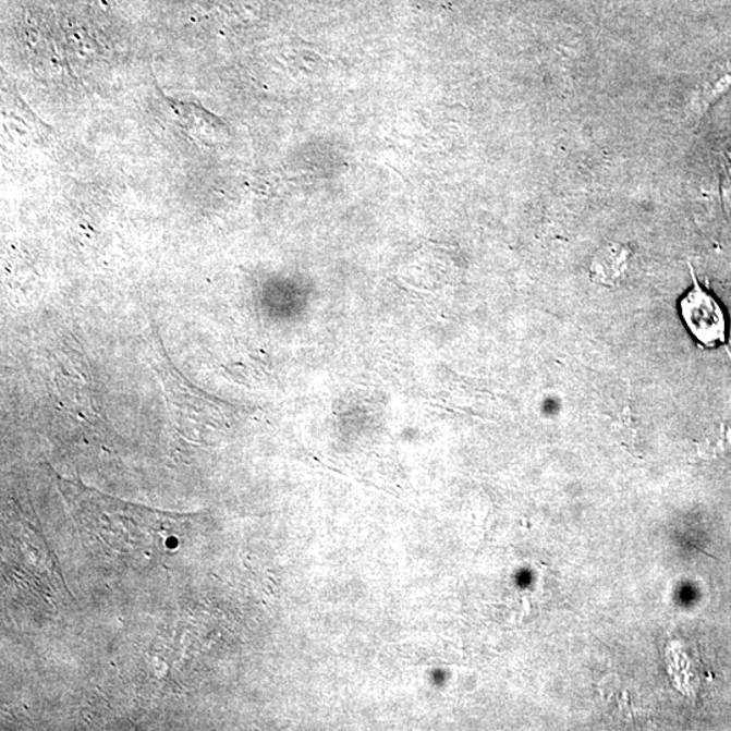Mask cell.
I'll use <instances>...</instances> for the list:
<instances>
[{
    "label": "cell",
    "mask_w": 731,
    "mask_h": 731,
    "mask_svg": "<svg viewBox=\"0 0 731 731\" xmlns=\"http://www.w3.org/2000/svg\"><path fill=\"white\" fill-rule=\"evenodd\" d=\"M694 288L679 303L680 316L692 337L707 349L728 343V319L722 305L697 282L691 270Z\"/></svg>",
    "instance_id": "obj_1"
},
{
    "label": "cell",
    "mask_w": 731,
    "mask_h": 731,
    "mask_svg": "<svg viewBox=\"0 0 731 731\" xmlns=\"http://www.w3.org/2000/svg\"><path fill=\"white\" fill-rule=\"evenodd\" d=\"M703 458L724 455L731 451V427L719 429L717 437L708 438L706 442L697 444Z\"/></svg>",
    "instance_id": "obj_2"
}]
</instances>
